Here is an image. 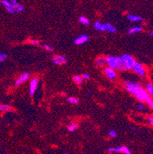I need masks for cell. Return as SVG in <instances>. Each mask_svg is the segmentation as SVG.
Returning a JSON list of instances; mask_svg holds the SVG:
<instances>
[{
    "mask_svg": "<svg viewBox=\"0 0 153 154\" xmlns=\"http://www.w3.org/2000/svg\"><path fill=\"white\" fill-rule=\"evenodd\" d=\"M124 84L127 91L133 95L139 101L146 102L147 100L150 97L147 93L146 90L141 86L139 82L127 81L124 82Z\"/></svg>",
    "mask_w": 153,
    "mask_h": 154,
    "instance_id": "1",
    "label": "cell"
},
{
    "mask_svg": "<svg viewBox=\"0 0 153 154\" xmlns=\"http://www.w3.org/2000/svg\"><path fill=\"white\" fill-rule=\"evenodd\" d=\"M106 64L109 68L114 70H124V67L122 64L120 57L116 56H107L105 58Z\"/></svg>",
    "mask_w": 153,
    "mask_h": 154,
    "instance_id": "2",
    "label": "cell"
},
{
    "mask_svg": "<svg viewBox=\"0 0 153 154\" xmlns=\"http://www.w3.org/2000/svg\"><path fill=\"white\" fill-rule=\"evenodd\" d=\"M120 59L124 67V70H132L135 60L131 55H122L120 57Z\"/></svg>",
    "mask_w": 153,
    "mask_h": 154,
    "instance_id": "3",
    "label": "cell"
},
{
    "mask_svg": "<svg viewBox=\"0 0 153 154\" xmlns=\"http://www.w3.org/2000/svg\"><path fill=\"white\" fill-rule=\"evenodd\" d=\"M132 69L133 70L134 72H136V74L141 77H145V70L144 66H143L141 63H139V62L135 61L133 66V68Z\"/></svg>",
    "mask_w": 153,
    "mask_h": 154,
    "instance_id": "4",
    "label": "cell"
},
{
    "mask_svg": "<svg viewBox=\"0 0 153 154\" xmlns=\"http://www.w3.org/2000/svg\"><path fill=\"white\" fill-rule=\"evenodd\" d=\"M108 152H116V153H122L125 154H130L131 151L127 146H119V147H109L107 149Z\"/></svg>",
    "mask_w": 153,
    "mask_h": 154,
    "instance_id": "5",
    "label": "cell"
},
{
    "mask_svg": "<svg viewBox=\"0 0 153 154\" xmlns=\"http://www.w3.org/2000/svg\"><path fill=\"white\" fill-rule=\"evenodd\" d=\"M38 79L37 77H34L30 82V86H29V94L31 96H33L36 92V90L38 88Z\"/></svg>",
    "mask_w": 153,
    "mask_h": 154,
    "instance_id": "6",
    "label": "cell"
},
{
    "mask_svg": "<svg viewBox=\"0 0 153 154\" xmlns=\"http://www.w3.org/2000/svg\"><path fill=\"white\" fill-rule=\"evenodd\" d=\"M68 60L63 55H55L53 57V62L54 64H57V65H61L67 63Z\"/></svg>",
    "mask_w": 153,
    "mask_h": 154,
    "instance_id": "7",
    "label": "cell"
},
{
    "mask_svg": "<svg viewBox=\"0 0 153 154\" xmlns=\"http://www.w3.org/2000/svg\"><path fill=\"white\" fill-rule=\"evenodd\" d=\"M29 77H30V75L29 73H23L22 75H20V77L15 81V86H19L22 84H23L24 82L27 81L29 79Z\"/></svg>",
    "mask_w": 153,
    "mask_h": 154,
    "instance_id": "8",
    "label": "cell"
},
{
    "mask_svg": "<svg viewBox=\"0 0 153 154\" xmlns=\"http://www.w3.org/2000/svg\"><path fill=\"white\" fill-rule=\"evenodd\" d=\"M104 72H105V75L107 78H109V80H114L116 77V70L111 68H109V67L106 68Z\"/></svg>",
    "mask_w": 153,
    "mask_h": 154,
    "instance_id": "9",
    "label": "cell"
},
{
    "mask_svg": "<svg viewBox=\"0 0 153 154\" xmlns=\"http://www.w3.org/2000/svg\"><path fill=\"white\" fill-rule=\"evenodd\" d=\"M88 40H89V36L87 35H81L74 40V44L77 45L85 44L86 42H88Z\"/></svg>",
    "mask_w": 153,
    "mask_h": 154,
    "instance_id": "10",
    "label": "cell"
},
{
    "mask_svg": "<svg viewBox=\"0 0 153 154\" xmlns=\"http://www.w3.org/2000/svg\"><path fill=\"white\" fill-rule=\"evenodd\" d=\"M94 28L98 31H107V24H102L99 21L95 22V23L94 24Z\"/></svg>",
    "mask_w": 153,
    "mask_h": 154,
    "instance_id": "11",
    "label": "cell"
},
{
    "mask_svg": "<svg viewBox=\"0 0 153 154\" xmlns=\"http://www.w3.org/2000/svg\"><path fill=\"white\" fill-rule=\"evenodd\" d=\"M142 28H141V27L133 26V27H130V28L128 29L127 32H128V34H129V35H132V34H136V33H138V32H140V31H142Z\"/></svg>",
    "mask_w": 153,
    "mask_h": 154,
    "instance_id": "12",
    "label": "cell"
},
{
    "mask_svg": "<svg viewBox=\"0 0 153 154\" xmlns=\"http://www.w3.org/2000/svg\"><path fill=\"white\" fill-rule=\"evenodd\" d=\"M127 18H128V19L129 21H131V22H140V21H142V18L139 16H136V15H132V14H129L128 16H127Z\"/></svg>",
    "mask_w": 153,
    "mask_h": 154,
    "instance_id": "13",
    "label": "cell"
},
{
    "mask_svg": "<svg viewBox=\"0 0 153 154\" xmlns=\"http://www.w3.org/2000/svg\"><path fill=\"white\" fill-rule=\"evenodd\" d=\"M106 64V59L105 57H100L96 60L95 62V65L96 67H102Z\"/></svg>",
    "mask_w": 153,
    "mask_h": 154,
    "instance_id": "14",
    "label": "cell"
},
{
    "mask_svg": "<svg viewBox=\"0 0 153 154\" xmlns=\"http://www.w3.org/2000/svg\"><path fill=\"white\" fill-rule=\"evenodd\" d=\"M145 90H146L147 93L149 94V96L153 97V84L147 83L146 86H145Z\"/></svg>",
    "mask_w": 153,
    "mask_h": 154,
    "instance_id": "15",
    "label": "cell"
},
{
    "mask_svg": "<svg viewBox=\"0 0 153 154\" xmlns=\"http://www.w3.org/2000/svg\"><path fill=\"white\" fill-rule=\"evenodd\" d=\"M107 31L110 32V33H116L117 30H116V27L113 26V25L110 23H107Z\"/></svg>",
    "mask_w": 153,
    "mask_h": 154,
    "instance_id": "16",
    "label": "cell"
},
{
    "mask_svg": "<svg viewBox=\"0 0 153 154\" xmlns=\"http://www.w3.org/2000/svg\"><path fill=\"white\" fill-rule=\"evenodd\" d=\"M83 77L81 76H79V75H75L73 77V81H74L75 84H78V85H81L83 83Z\"/></svg>",
    "mask_w": 153,
    "mask_h": 154,
    "instance_id": "17",
    "label": "cell"
},
{
    "mask_svg": "<svg viewBox=\"0 0 153 154\" xmlns=\"http://www.w3.org/2000/svg\"><path fill=\"white\" fill-rule=\"evenodd\" d=\"M13 110V108L11 106L6 105V104H0V111H11Z\"/></svg>",
    "mask_w": 153,
    "mask_h": 154,
    "instance_id": "18",
    "label": "cell"
},
{
    "mask_svg": "<svg viewBox=\"0 0 153 154\" xmlns=\"http://www.w3.org/2000/svg\"><path fill=\"white\" fill-rule=\"evenodd\" d=\"M78 21L81 22V24L85 25H88L90 24V22H89V19H88L87 18L85 17V16H81V17L79 18Z\"/></svg>",
    "mask_w": 153,
    "mask_h": 154,
    "instance_id": "19",
    "label": "cell"
},
{
    "mask_svg": "<svg viewBox=\"0 0 153 154\" xmlns=\"http://www.w3.org/2000/svg\"><path fill=\"white\" fill-rule=\"evenodd\" d=\"M69 103H70L71 104H74V105H76V104H78L79 103V99L78 98H76V97H68V99H67Z\"/></svg>",
    "mask_w": 153,
    "mask_h": 154,
    "instance_id": "20",
    "label": "cell"
},
{
    "mask_svg": "<svg viewBox=\"0 0 153 154\" xmlns=\"http://www.w3.org/2000/svg\"><path fill=\"white\" fill-rule=\"evenodd\" d=\"M77 128H78V124H77V123H71V124H70V125L68 127V130H69V131H70V132L74 131V130H76Z\"/></svg>",
    "mask_w": 153,
    "mask_h": 154,
    "instance_id": "21",
    "label": "cell"
},
{
    "mask_svg": "<svg viewBox=\"0 0 153 154\" xmlns=\"http://www.w3.org/2000/svg\"><path fill=\"white\" fill-rule=\"evenodd\" d=\"M42 48H43L44 50H46V51H49V52H51V51H54L53 47L49 45V44H43V45H42Z\"/></svg>",
    "mask_w": 153,
    "mask_h": 154,
    "instance_id": "22",
    "label": "cell"
},
{
    "mask_svg": "<svg viewBox=\"0 0 153 154\" xmlns=\"http://www.w3.org/2000/svg\"><path fill=\"white\" fill-rule=\"evenodd\" d=\"M29 42L30 43V44H34V45H36V46H39L40 45V42H38V40H37V39L30 38V39H29Z\"/></svg>",
    "mask_w": 153,
    "mask_h": 154,
    "instance_id": "23",
    "label": "cell"
},
{
    "mask_svg": "<svg viewBox=\"0 0 153 154\" xmlns=\"http://www.w3.org/2000/svg\"><path fill=\"white\" fill-rule=\"evenodd\" d=\"M1 2H2V4L4 5L5 8H7V7H10V6H13L12 5V3L9 1H8V0H2L1 1Z\"/></svg>",
    "mask_w": 153,
    "mask_h": 154,
    "instance_id": "24",
    "label": "cell"
},
{
    "mask_svg": "<svg viewBox=\"0 0 153 154\" xmlns=\"http://www.w3.org/2000/svg\"><path fill=\"white\" fill-rule=\"evenodd\" d=\"M15 11H16V12H22L23 10H24V6L22 5H20L18 4L16 7H15Z\"/></svg>",
    "mask_w": 153,
    "mask_h": 154,
    "instance_id": "25",
    "label": "cell"
},
{
    "mask_svg": "<svg viewBox=\"0 0 153 154\" xmlns=\"http://www.w3.org/2000/svg\"><path fill=\"white\" fill-rule=\"evenodd\" d=\"M7 12H9V13L11 14H15L16 13V11H15V9L13 6H10V7H7L6 8Z\"/></svg>",
    "mask_w": 153,
    "mask_h": 154,
    "instance_id": "26",
    "label": "cell"
},
{
    "mask_svg": "<svg viewBox=\"0 0 153 154\" xmlns=\"http://www.w3.org/2000/svg\"><path fill=\"white\" fill-rule=\"evenodd\" d=\"M7 57H8V55L5 53H1L0 54V62H3L5 60H6Z\"/></svg>",
    "mask_w": 153,
    "mask_h": 154,
    "instance_id": "27",
    "label": "cell"
},
{
    "mask_svg": "<svg viewBox=\"0 0 153 154\" xmlns=\"http://www.w3.org/2000/svg\"><path fill=\"white\" fill-rule=\"evenodd\" d=\"M109 137H112V138H115V137H116V136H117V133H116L115 130H109Z\"/></svg>",
    "mask_w": 153,
    "mask_h": 154,
    "instance_id": "28",
    "label": "cell"
},
{
    "mask_svg": "<svg viewBox=\"0 0 153 154\" xmlns=\"http://www.w3.org/2000/svg\"><path fill=\"white\" fill-rule=\"evenodd\" d=\"M146 102H147V103H148V104H149V107H151L152 110H153V100L152 99L151 97H149V99H148V100H147Z\"/></svg>",
    "mask_w": 153,
    "mask_h": 154,
    "instance_id": "29",
    "label": "cell"
},
{
    "mask_svg": "<svg viewBox=\"0 0 153 154\" xmlns=\"http://www.w3.org/2000/svg\"><path fill=\"white\" fill-rule=\"evenodd\" d=\"M81 77H83V79H85V80H88L90 79V75L89 74H87V73H83V75H81Z\"/></svg>",
    "mask_w": 153,
    "mask_h": 154,
    "instance_id": "30",
    "label": "cell"
},
{
    "mask_svg": "<svg viewBox=\"0 0 153 154\" xmlns=\"http://www.w3.org/2000/svg\"><path fill=\"white\" fill-rule=\"evenodd\" d=\"M137 109L138 110H143L145 109V106L144 104H142V103H139V104H138L137 105Z\"/></svg>",
    "mask_w": 153,
    "mask_h": 154,
    "instance_id": "31",
    "label": "cell"
},
{
    "mask_svg": "<svg viewBox=\"0 0 153 154\" xmlns=\"http://www.w3.org/2000/svg\"><path fill=\"white\" fill-rule=\"evenodd\" d=\"M9 2H11L12 5H13V7L15 8V7H16L18 5V1L17 0H9Z\"/></svg>",
    "mask_w": 153,
    "mask_h": 154,
    "instance_id": "32",
    "label": "cell"
},
{
    "mask_svg": "<svg viewBox=\"0 0 153 154\" xmlns=\"http://www.w3.org/2000/svg\"><path fill=\"white\" fill-rule=\"evenodd\" d=\"M148 120H149V122L150 123V124L153 127V117L150 116V117H148Z\"/></svg>",
    "mask_w": 153,
    "mask_h": 154,
    "instance_id": "33",
    "label": "cell"
},
{
    "mask_svg": "<svg viewBox=\"0 0 153 154\" xmlns=\"http://www.w3.org/2000/svg\"><path fill=\"white\" fill-rule=\"evenodd\" d=\"M150 35H152V36H153V30H152V31H151V32H150Z\"/></svg>",
    "mask_w": 153,
    "mask_h": 154,
    "instance_id": "34",
    "label": "cell"
},
{
    "mask_svg": "<svg viewBox=\"0 0 153 154\" xmlns=\"http://www.w3.org/2000/svg\"><path fill=\"white\" fill-rule=\"evenodd\" d=\"M90 1H94V0H90Z\"/></svg>",
    "mask_w": 153,
    "mask_h": 154,
    "instance_id": "35",
    "label": "cell"
}]
</instances>
